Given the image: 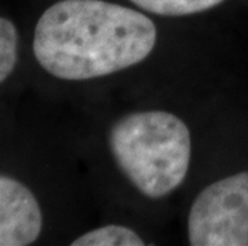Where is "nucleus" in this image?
Returning a JSON list of instances; mask_svg holds the SVG:
<instances>
[{
  "label": "nucleus",
  "instance_id": "nucleus-1",
  "mask_svg": "<svg viewBox=\"0 0 248 246\" xmlns=\"http://www.w3.org/2000/svg\"><path fill=\"white\" fill-rule=\"evenodd\" d=\"M151 18L106 0H60L34 30L37 62L61 80H90L144 61L154 50Z\"/></svg>",
  "mask_w": 248,
  "mask_h": 246
},
{
  "label": "nucleus",
  "instance_id": "nucleus-2",
  "mask_svg": "<svg viewBox=\"0 0 248 246\" xmlns=\"http://www.w3.org/2000/svg\"><path fill=\"white\" fill-rule=\"evenodd\" d=\"M117 166L147 198H162L186 179L191 163L187 125L167 111L125 115L109 133Z\"/></svg>",
  "mask_w": 248,
  "mask_h": 246
},
{
  "label": "nucleus",
  "instance_id": "nucleus-3",
  "mask_svg": "<svg viewBox=\"0 0 248 246\" xmlns=\"http://www.w3.org/2000/svg\"><path fill=\"white\" fill-rule=\"evenodd\" d=\"M194 246H248V171L205 187L187 217Z\"/></svg>",
  "mask_w": 248,
  "mask_h": 246
},
{
  "label": "nucleus",
  "instance_id": "nucleus-4",
  "mask_svg": "<svg viewBox=\"0 0 248 246\" xmlns=\"http://www.w3.org/2000/svg\"><path fill=\"white\" fill-rule=\"evenodd\" d=\"M44 217L28 186L0 174V246L32 245L42 232Z\"/></svg>",
  "mask_w": 248,
  "mask_h": 246
},
{
  "label": "nucleus",
  "instance_id": "nucleus-5",
  "mask_svg": "<svg viewBox=\"0 0 248 246\" xmlns=\"http://www.w3.org/2000/svg\"><path fill=\"white\" fill-rule=\"evenodd\" d=\"M72 246H142V240L133 229L125 226H103L80 235L71 243Z\"/></svg>",
  "mask_w": 248,
  "mask_h": 246
},
{
  "label": "nucleus",
  "instance_id": "nucleus-6",
  "mask_svg": "<svg viewBox=\"0 0 248 246\" xmlns=\"http://www.w3.org/2000/svg\"><path fill=\"white\" fill-rule=\"evenodd\" d=\"M147 13L160 16H187L218 7L224 0H130Z\"/></svg>",
  "mask_w": 248,
  "mask_h": 246
},
{
  "label": "nucleus",
  "instance_id": "nucleus-7",
  "mask_svg": "<svg viewBox=\"0 0 248 246\" xmlns=\"http://www.w3.org/2000/svg\"><path fill=\"white\" fill-rule=\"evenodd\" d=\"M18 29L12 21L0 16V83L12 75L18 62Z\"/></svg>",
  "mask_w": 248,
  "mask_h": 246
}]
</instances>
